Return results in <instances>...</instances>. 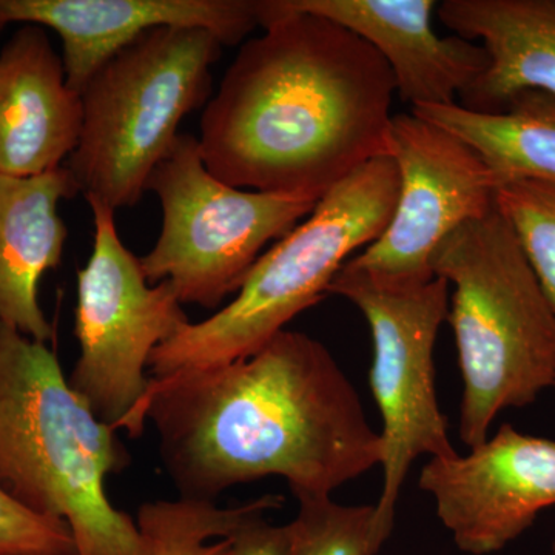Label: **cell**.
<instances>
[{
    "mask_svg": "<svg viewBox=\"0 0 555 555\" xmlns=\"http://www.w3.org/2000/svg\"><path fill=\"white\" fill-rule=\"evenodd\" d=\"M554 386H555V379H554Z\"/></svg>",
    "mask_w": 555,
    "mask_h": 555,
    "instance_id": "cell-24",
    "label": "cell"
},
{
    "mask_svg": "<svg viewBox=\"0 0 555 555\" xmlns=\"http://www.w3.org/2000/svg\"><path fill=\"white\" fill-rule=\"evenodd\" d=\"M129 449L69 386L56 353L0 320V488L61 518L79 555H152V542L105 494Z\"/></svg>",
    "mask_w": 555,
    "mask_h": 555,
    "instance_id": "cell-3",
    "label": "cell"
},
{
    "mask_svg": "<svg viewBox=\"0 0 555 555\" xmlns=\"http://www.w3.org/2000/svg\"><path fill=\"white\" fill-rule=\"evenodd\" d=\"M16 22L60 35L67 83L79 94L109 57L153 28H204L233 47L259 27L257 0H0V31Z\"/></svg>",
    "mask_w": 555,
    "mask_h": 555,
    "instance_id": "cell-12",
    "label": "cell"
},
{
    "mask_svg": "<svg viewBox=\"0 0 555 555\" xmlns=\"http://www.w3.org/2000/svg\"><path fill=\"white\" fill-rule=\"evenodd\" d=\"M284 499L262 495L238 506L178 499L141 505L138 526L152 542V555H225L233 534L248 518L278 509Z\"/></svg>",
    "mask_w": 555,
    "mask_h": 555,
    "instance_id": "cell-18",
    "label": "cell"
},
{
    "mask_svg": "<svg viewBox=\"0 0 555 555\" xmlns=\"http://www.w3.org/2000/svg\"><path fill=\"white\" fill-rule=\"evenodd\" d=\"M87 203L94 243L78 270L80 356L68 383L102 423L134 438V415L153 379L145 375L150 357L190 321L169 281L150 286L141 259L119 238L115 210L98 199Z\"/></svg>",
    "mask_w": 555,
    "mask_h": 555,
    "instance_id": "cell-9",
    "label": "cell"
},
{
    "mask_svg": "<svg viewBox=\"0 0 555 555\" xmlns=\"http://www.w3.org/2000/svg\"><path fill=\"white\" fill-rule=\"evenodd\" d=\"M288 10L335 22L385 60L412 108L452 105L489 67L483 46L434 30L436 0H283Z\"/></svg>",
    "mask_w": 555,
    "mask_h": 555,
    "instance_id": "cell-13",
    "label": "cell"
},
{
    "mask_svg": "<svg viewBox=\"0 0 555 555\" xmlns=\"http://www.w3.org/2000/svg\"><path fill=\"white\" fill-rule=\"evenodd\" d=\"M222 43L204 28H153L109 57L80 91L82 130L67 169L86 199L138 206L179 124L211 94Z\"/></svg>",
    "mask_w": 555,
    "mask_h": 555,
    "instance_id": "cell-6",
    "label": "cell"
},
{
    "mask_svg": "<svg viewBox=\"0 0 555 555\" xmlns=\"http://www.w3.org/2000/svg\"><path fill=\"white\" fill-rule=\"evenodd\" d=\"M291 521L297 555H377L383 545L374 529V506H345L332 496L298 499Z\"/></svg>",
    "mask_w": 555,
    "mask_h": 555,
    "instance_id": "cell-20",
    "label": "cell"
},
{
    "mask_svg": "<svg viewBox=\"0 0 555 555\" xmlns=\"http://www.w3.org/2000/svg\"><path fill=\"white\" fill-rule=\"evenodd\" d=\"M328 294L361 310L374 341L369 386L383 422V486L374 505V529L385 545L412 463L422 455L456 454L438 406L434 364L438 331L448 320L449 284L440 276L426 283H390L346 262Z\"/></svg>",
    "mask_w": 555,
    "mask_h": 555,
    "instance_id": "cell-8",
    "label": "cell"
},
{
    "mask_svg": "<svg viewBox=\"0 0 555 555\" xmlns=\"http://www.w3.org/2000/svg\"><path fill=\"white\" fill-rule=\"evenodd\" d=\"M258 24L264 33L243 43L204 108L201 155L232 188L318 203L387 156L396 82L335 22L259 0Z\"/></svg>",
    "mask_w": 555,
    "mask_h": 555,
    "instance_id": "cell-2",
    "label": "cell"
},
{
    "mask_svg": "<svg viewBox=\"0 0 555 555\" xmlns=\"http://www.w3.org/2000/svg\"><path fill=\"white\" fill-rule=\"evenodd\" d=\"M0 555H79L61 518L39 516L0 488Z\"/></svg>",
    "mask_w": 555,
    "mask_h": 555,
    "instance_id": "cell-21",
    "label": "cell"
},
{
    "mask_svg": "<svg viewBox=\"0 0 555 555\" xmlns=\"http://www.w3.org/2000/svg\"><path fill=\"white\" fill-rule=\"evenodd\" d=\"M387 156L400 179L396 210L385 232L347 262L390 283H426L436 276L437 247L494 210L500 181L465 141L414 113L392 116Z\"/></svg>",
    "mask_w": 555,
    "mask_h": 555,
    "instance_id": "cell-10",
    "label": "cell"
},
{
    "mask_svg": "<svg viewBox=\"0 0 555 555\" xmlns=\"http://www.w3.org/2000/svg\"><path fill=\"white\" fill-rule=\"evenodd\" d=\"M163 229L141 257L150 284L169 281L182 305L217 309L244 280L268 244L312 214L315 201L235 189L204 164L198 139L179 133L150 175Z\"/></svg>",
    "mask_w": 555,
    "mask_h": 555,
    "instance_id": "cell-7",
    "label": "cell"
},
{
    "mask_svg": "<svg viewBox=\"0 0 555 555\" xmlns=\"http://www.w3.org/2000/svg\"><path fill=\"white\" fill-rule=\"evenodd\" d=\"M398 188L396 164L379 156L328 190L305 221L259 257L230 305L153 350V378L235 363L286 331L326 298L350 255L385 232Z\"/></svg>",
    "mask_w": 555,
    "mask_h": 555,
    "instance_id": "cell-5",
    "label": "cell"
},
{
    "mask_svg": "<svg viewBox=\"0 0 555 555\" xmlns=\"http://www.w3.org/2000/svg\"><path fill=\"white\" fill-rule=\"evenodd\" d=\"M495 207L516 235L555 310V184L529 179L502 182Z\"/></svg>",
    "mask_w": 555,
    "mask_h": 555,
    "instance_id": "cell-19",
    "label": "cell"
},
{
    "mask_svg": "<svg viewBox=\"0 0 555 555\" xmlns=\"http://www.w3.org/2000/svg\"><path fill=\"white\" fill-rule=\"evenodd\" d=\"M414 115L465 141L494 171L500 184L518 179L555 184V96L518 93L499 113L459 104L422 105Z\"/></svg>",
    "mask_w": 555,
    "mask_h": 555,
    "instance_id": "cell-17",
    "label": "cell"
},
{
    "mask_svg": "<svg viewBox=\"0 0 555 555\" xmlns=\"http://www.w3.org/2000/svg\"><path fill=\"white\" fill-rule=\"evenodd\" d=\"M145 422L179 499L195 502L266 477L287 480L297 500L331 496L382 462V437L337 360L287 328L235 363L153 378L134 438Z\"/></svg>",
    "mask_w": 555,
    "mask_h": 555,
    "instance_id": "cell-1",
    "label": "cell"
},
{
    "mask_svg": "<svg viewBox=\"0 0 555 555\" xmlns=\"http://www.w3.org/2000/svg\"><path fill=\"white\" fill-rule=\"evenodd\" d=\"M430 268L454 286L448 321L465 385L460 437L473 449L500 412L554 386L555 310L496 207L449 235Z\"/></svg>",
    "mask_w": 555,
    "mask_h": 555,
    "instance_id": "cell-4",
    "label": "cell"
},
{
    "mask_svg": "<svg viewBox=\"0 0 555 555\" xmlns=\"http://www.w3.org/2000/svg\"><path fill=\"white\" fill-rule=\"evenodd\" d=\"M553 554L555 555V537H554V542H553Z\"/></svg>",
    "mask_w": 555,
    "mask_h": 555,
    "instance_id": "cell-23",
    "label": "cell"
},
{
    "mask_svg": "<svg viewBox=\"0 0 555 555\" xmlns=\"http://www.w3.org/2000/svg\"><path fill=\"white\" fill-rule=\"evenodd\" d=\"M418 486L460 551L500 553L555 506V441L503 425L467 455L430 459Z\"/></svg>",
    "mask_w": 555,
    "mask_h": 555,
    "instance_id": "cell-11",
    "label": "cell"
},
{
    "mask_svg": "<svg viewBox=\"0 0 555 555\" xmlns=\"http://www.w3.org/2000/svg\"><path fill=\"white\" fill-rule=\"evenodd\" d=\"M79 192L65 166L28 178L0 175V320L43 345L54 327L39 305V281L60 268L68 229L57 208Z\"/></svg>",
    "mask_w": 555,
    "mask_h": 555,
    "instance_id": "cell-15",
    "label": "cell"
},
{
    "mask_svg": "<svg viewBox=\"0 0 555 555\" xmlns=\"http://www.w3.org/2000/svg\"><path fill=\"white\" fill-rule=\"evenodd\" d=\"M229 539L225 555H297L291 524L270 525L264 514L248 518Z\"/></svg>",
    "mask_w": 555,
    "mask_h": 555,
    "instance_id": "cell-22",
    "label": "cell"
},
{
    "mask_svg": "<svg viewBox=\"0 0 555 555\" xmlns=\"http://www.w3.org/2000/svg\"><path fill=\"white\" fill-rule=\"evenodd\" d=\"M82 101L39 25L0 51V175L28 178L61 167L78 145Z\"/></svg>",
    "mask_w": 555,
    "mask_h": 555,
    "instance_id": "cell-14",
    "label": "cell"
},
{
    "mask_svg": "<svg viewBox=\"0 0 555 555\" xmlns=\"http://www.w3.org/2000/svg\"><path fill=\"white\" fill-rule=\"evenodd\" d=\"M437 16L455 36L481 40L489 56L456 104L499 113L524 91L555 96V0H444Z\"/></svg>",
    "mask_w": 555,
    "mask_h": 555,
    "instance_id": "cell-16",
    "label": "cell"
}]
</instances>
